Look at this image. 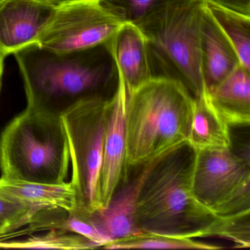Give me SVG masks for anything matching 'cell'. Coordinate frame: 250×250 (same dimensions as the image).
<instances>
[{"label":"cell","instance_id":"22","mask_svg":"<svg viewBox=\"0 0 250 250\" xmlns=\"http://www.w3.org/2000/svg\"><path fill=\"white\" fill-rule=\"evenodd\" d=\"M42 209L17 201L0 194V225H3L7 233L3 238L27 226Z\"/></svg>","mask_w":250,"mask_h":250},{"label":"cell","instance_id":"17","mask_svg":"<svg viewBox=\"0 0 250 250\" xmlns=\"http://www.w3.org/2000/svg\"><path fill=\"white\" fill-rule=\"evenodd\" d=\"M204 5L233 46L241 65L250 70V16L213 0H204Z\"/></svg>","mask_w":250,"mask_h":250},{"label":"cell","instance_id":"2","mask_svg":"<svg viewBox=\"0 0 250 250\" xmlns=\"http://www.w3.org/2000/svg\"><path fill=\"white\" fill-rule=\"evenodd\" d=\"M195 156L187 143L152 162L137 199L136 220L142 232L207 237L219 216L200 204L193 193Z\"/></svg>","mask_w":250,"mask_h":250},{"label":"cell","instance_id":"7","mask_svg":"<svg viewBox=\"0 0 250 250\" xmlns=\"http://www.w3.org/2000/svg\"><path fill=\"white\" fill-rule=\"evenodd\" d=\"M192 190L199 203L216 216L250 210L249 159L231 148L196 151Z\"/></svg>","mask_w":250,"mask_h":250},{"label":"cell","instance_id":"11","mask_svg":"<svg viewBox=\"0 0 250 250\" xmlns=\"http://www.w3.org/2000/svg\"><path fill=\"white\" fill-rule=\"evenodd\" d=\"M106 43L128 93L153 77L147 40L138 26L124 23Z\"/></svg>","mask_w":250,"mask_h":250},{"label":"cell","instance_id":"6","mask_svg":"<svg viewBox=\"0 0 250 250\" xmlns=\"http://www.w3.org/2000/svg\"><path fill=\"white\" fill-rule=\"evenodd\" d=\"M108 99L97 96L86 99L62 116L72 164L70 184L77 208L90 212L102 208L100 176Z\"/></svg>","mask_w":250,"mask_h":250},{"label":"cell","instance_id":"14","mask_svg":"<svg viewBox=\"0 0 250 250\" xmlns=\"http://www.w3.org/2000/svg\"><path fill=\"white\" fill-rule=\"evenodd\" d=\"M206 91L229 126L250 125V70L240 64L219 84Z\"/></svg>","mask_w":250,"mask_h":250},{"label":"cell","instance_id":"8","mask_svg":"<svg viewBox=\"0 0 250 250\" xmlns=\"http://www.w3.org/2000/svg\"><path fill=\"white\" fill-rule=\"evenodd\" d=\"M123 24L99 0H81L58 7L37 43L57 52L83 50L104 44Z\"/></svg>","mask_w":250,"mask_h":250},{"label":"cell","instance_id":"19","mask_svg":"<svg viewBox=\"0 0 250 250\" xmlns=\"http://www.w3.org/2000/svg\"><path fill=\"white\" fill-rule=\"evenodd\" d=\"M0 248L56 249V250H94L99 248L87 238L63 229H49L38 236L20 241L0 240Z\"/></svg>","mask_w":250,"mask_h":250},{"label":"cell","instance_id":"25","mask_svg":"<svg viewBox=\"0 0 250 250\" xmlns=\"http://www.w3.org/2000/svg\"><path fill=\"white\" fill-rule=\"evenodd\" d=\"M5 58L6 57L0 52V92L2 89V77H3L4 67H5L4 63H5Z\"/></svg>","mask_w":250,"mask_h":250},{"label":"cell","instance_id":"13","mask_svg":"<svg viewBox=\"0 0 250 250\" xmlns=\"http://www.w3.org/2000/svg\"><path fill=\"white\" fill-rule=\"evenodd\" d=\"M200 56L205 90L219 84L241 64L233 46L205 5L200 26Z\"/></svg>","mask_w":250,"mask_h":250},{"label":"cell","instance_id":"4","mask_svg":"<svg viewBox=\"0 0 250 250\" xmlns=\"http://www.w3.org/2000/svg\"><path fill=\"white\" fill-rule=\"evenodd\" d=\"M69 162L62 117L26 108L0 136V170L5 179L65 184Z\"/></svg>","mask_w":250,"mask_h":250},{"label":"cell","instance_id":"26","mask_svg":"<svg viewBox=\"0 0 250 250\" xmlns=\"http://www.w3.org/2000/svg\"><path fill=\"white\" fill-rule=\"evenodd\" d=\"M7 233L6 229L3 225H0V238L5 235Z\"/></svg>","mask_w":250,"mask_h":250},{"label":"cell","instance_id":"18","mask_svg":"<svg viewBox=\"0 0 250 250\" xmlns=\"http://www.w3.org/2000/svg\"><path fill=\"white\" fill-rule=\"evenodd\" d=\"M106 250L136 249H182V250H220L224 247L195 241L194 238L146 233L126 239L112 241L103 247Z\"/></svg>","mask_w":250,"mask_h":250},{"label":"cell","instance_id":"9","mask_svg":"<svg viewBox=\"0 0 250 250\" xmlns=\"http://www.w3.org/2000/svg\"><path fill=\"white\" fill-rule=\"evenodd\" d=\"M115 92L108 99L103 161L100 176L102 208L107 206L126 175V114L128 91L117 74Z\"/></svg>","mask_w":250,"mask_h":250},{"label":"cell","instance_id":"27","mask_svg":"<svg viewBox=\"0 0 250 250\" xmlns=\"http://www.w3.org/2000/svg\"><path fill=\"white\" fill-rule=\"evenodd\" d=\"M2 0H0V2H2Z\"/></svg>","mask_w":250,"mask_h":250},{"label":"cell","instance_id":"16","mask_svg":"<svg viewBox=\"0 0 250 250\" xmlns=\"http://www.w3.org/2000/svg\"><path fill=\"white\" fill-rule=\"evenodd\" d=\"M0 194L42 210L70 211L77 207L75 192L70 183L52 185L1 177Z\"/></svg>","mask_w":250,"mask_h":250},{"label":"cell","instance_id":"1","mask_svg":"<svg viewBox=\"0 0 250 250\" xmlns=\"http://www.w3.org/2000/svg\"><path fill=\"white\" fill-rule=\"evenodd\" d=\"M27 97V108L62 117L83 101L104 94L116 77L106 43L57 52L33 43L14 53Z\"/></svg>","mask_w":250,"mask_h":250},{"label":"cell","instance_id":"10","mask_svg":"<svg viewBox=\"0 0 250 250\" xmlns=\"http://www.w3.org/2000/svg\"><path fill=\"white\" fill-rule=\"evenodd\" d=\"M57 8L42 0H2L0 2V52L7 57L37 43Z\"/></svg>","mask_w":250,"mask_h":250},{"label":"cell","instance_id":"21","mask_svg":"<svg viewBox=\"0 0 250 250\" xmlns=\"http://www.w3.org/2000/svg\"><path fill=\"white\" fill-rule=\"evenodd\" d=\"M208 237H219L232 241L235 248L250 247V210L229 216H219Z\"/></svg>","mask_w":250,"mask_h":250},{"label":"cell","instance_id":"12","mask_svg":"<svg viewBox=\"0 0 250 250\" xmlns=\"http://www.w3.org/2000/svg\"><path fill=\"white\" fill-rule=\"evenodd\" d=\"M153 161L143 165L140 173L121 191H116L107 206L91 212L96 228L109 238L110 242L143 233L136 220L137 199L140 187Z\"/></svg>","mask_w":250,"mask_h":250},{"label":"cell","instance_id":"3","mask_svg":"<svg viewBox=\"0 0 250 250\" xmlns=\"http://www.w3.org/2000/svg\"><path fill=\"white\" fill-rule=\"evenodd\" d=\"M194 97L178 80L152 77L128 93V166H143L187 143Z\"/></svg>","mask_w":250,"mask_h":250},{"label":"cell","instance_id":"5","mask_svg":"<svg viewBox=\"0 0 250 250\" xmlns=\"http://www.w3.org/2000/svg\"><path fill=\"white\" fill-rule=\"evenodd\" d=\"M204 0H172L138 27L146 36L152 71L182 83L194 98L205 91L200 26Z\"/></svg>","mask_w":250,"mask_h":250},{"label":"cell","instance_id":"15","mask_svg":"<svg viewBox=\"0 0 250 250\" xmlns=\"http://www.w3.org/2000/svg\"><path fill=\"white\" fill-rule=\"evenodd\" d=\"M229 128L212 104L206 90L201 96L194 98L192 120L187 143L195 151L231 148Z\"/></svg>","mask_w":250,"mask_h":250},{"label":"cell","instance_id":"24","mask_svg":"<svg viewBox=\"0 0 250 250\" xmlns=\"http://www.w3.org/2000/svg\"><path fill=\"white\" fill-rule=\"evenodd\" d=\"M42 1L58 8L61 5L71 3V2H77V1H81V0H42Z\"/></svg>","mask_w":250,"mask_h":250},{"label":"cell","instance_id":"20","mask_svg":"<svg viewBox=\"0 0 250 250\" xmlns=\"http://www.w3.org/2000/svg\"><path fill=\"white\" fill-rule=\"evenodd\" d=\"M172 0H99L122 23L138 26Z\"/></svg>","mask_w":250,"mask_h":250},{"label":"cell","instance_id":"23","mask_svg":"<svg viewBox=\"0 0 250 250\" xmlns=\"http://www.w3.org/2000/svg\"><path fill=\"white\" fill-rule=\"evenodd\" d=\"M224 6L250 16V0H213Z\"/></svg>","mask_w":250,"mask_h":250}]
</instances>
